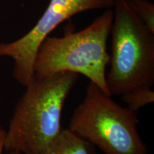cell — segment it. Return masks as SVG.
<instances>
[{"mask_svg":"<svg viewBox=\"0 0 154 154\" xmlns=\"http://www.w3.org/2000/svg\"><path fill=\"white\" fill-rule=\"evenodd\" d=\"M79 79L72 72L34 76L18 103L6 131L5 151L44 154L61 134V116Z\"/></svg>","mask_w":154,"mask_h":154,"instance_id":"1","label":"cell"},{"mask_svg":"<svg viewBox=\"0 0 154 154\" xmlns=\"http://www.w3.org/2000/svg\"><path fill=\"white\" fill-rule=\"evenodd\" d=\"M113 20L112 8L106 9L86 28L61 37L48 36L34 60V76L59 72L82 74L107 95L106 67L110 61L108 38Z\"/></svg>","mask_w":154,"mask_h":154,"instance_id":"2","label":"cell"},{"mask_svg":"<svg viewBox=\"0 0 154 154\" xmlns=\"http://www.w3.org/2000/svg\"><path fill=\"white\" fill-rule=\"evenodd\" d=\"M110 69L106 83L111 95L154 84V33L146 27L127 0H114Z\"/></svg>","mask_w":154,"mask_h":154,"instance_id":"3","label":"cell"},{"mask_svg":"<svg viewBox=\"0 0 154 154\" xmlns=\"http://www.w3.org/2000/svg\"><path fill=\"white\" fill-rule=\"evenodd\" d=\"M138 124L137 112L122 107L89 82L67 128L104 154H149Z\"/></svg>","mask_w":154,"mask_h":154,"instance_id":"4","label":"cell"},{"mask_svg":"<svg viewBox=\"0 0 154 154\" xmlns=\"http://www.w3.org/2000/svg\"><path fill=\"white\" fill-rule=\"evenodd\" d=\"M114 0H50L36 24L22 37L10 43H0V57L14 61L13 77L24 87L34 78V60L38 48L59 25L86 11L113 8Z\"/></svg>","mask_w":154,"mask_h":154,"instance_id":"5","label":"cell"},{"mask_svg":"<svg viewBox=\"0 0 154 154\" xmlns=\"http://www.w3.org/2000/svg\"><path fill=\"white\" fill-rule=\"evenodd\" d=\"M44 154H96L95 146L76 134L63 128Z\"/></svg>","mask_w":154,"mask_h":154,"instance_id":"6","label":"cell"},{"mask_svg":"<svg viewBox=\"0 0 154 154\" xmlns=\"http://www.w3.org/2000/svg\"><path fill=\"white\" fill-rule=\"evenodd\" d=\"M151 87L141 86L135 88L121 95V99L128 109L137 112L140 109L154 101V91Z\"/></svg>","mask_w":154,"mask_h":154,"instance_id":"7","label":"cell"},{"mask_svg":"<svg viewBox=\"0 0 154 154\" xmlns=\"http://www.w3.org/2000/svg\"><path fill=\"white\" fill-rule=\"evenodd\" d=\"M146 27L154 33V5L149 0H127Z\"/></svg>","mask_w":154,"mask_h":154,"instance_id":"8","label":"cell"},{"mask_svg":"<svg viewBox=\"0 0 154 154\" xmlns=\"http://www.w3.org/2000/svg\"><path fill=\"white\" fill-rule=\"evenodd\" d=\"M6 136V130L0 127V154H4L5 151V140ZM5 154H21L16 151H7Z\"/></svg>","mask_w":154,"mask_h":154,"instance_id":"9","label":"cell"}]
</instances>
